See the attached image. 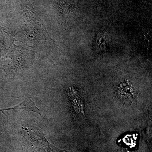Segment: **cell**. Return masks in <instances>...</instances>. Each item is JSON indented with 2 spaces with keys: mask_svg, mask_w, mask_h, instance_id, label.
I'll return each instance as SVG.
<instances>
[{
  "mask_svg": "<svg viewBox=\"0 0 152 152\" xmlns=\"http://www.w3.org/2000/svg\"><path fill=\"white\" fill-rule=\"evenodd\" d=\"M3 110H0V111H2Z\"/></svg>",
  "mask_w": 152,
  "mask_h": 152,
  "instance_id": "obj_2",
  "label": "cell"
},
{
  "mask_svg": "<svg viewBox=\"0 0 152 152\" xmlns=\"http://www.w3.org/2000/svg\"><path fill=\"white\" fill-rule=\"evenodd\" d=\"M23 109L26 110L32 111L34 112L39 114L41 115H43V114L41 113V112L39 109L37 107L35 104L33 102L31 99H27L26 100L24 101L22 103L15 106L12 108L5 109L6 110H16V109Z\"/></svg>",
  "mask_w": 152,
  "mask_h": 152,
  "instance_id": "obj_1",
  "label": "cell"
}]
</instances>
